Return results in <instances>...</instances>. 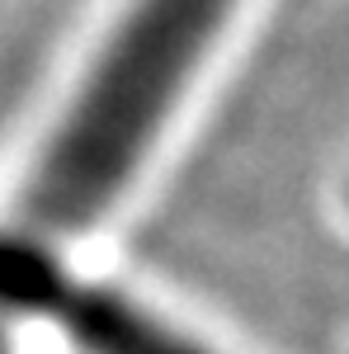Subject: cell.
Listing matches in <instances>:
<instances>
[{
    "mask_svg": "<svg viewBox=\"0 0 349 354\" xmlns=\"http://www.w3.org/2000/svg\"><path fill=\"white\" fill-rule=\"evenodd\" d=\"M232 5L236 0H133L33 165L10 218L15 232L57 250L104 213L232 19Z\"/></svg>",
    "mask_w": 349,
    "mask_h": 354,
    "instance_id": "obj_1",
    "label": "cell"
},
{
    "mask_svg": "<svg viewBox=\"0 0 349 354\" xmlns=\"http://www.w3.org/2000/svg\"><path fill=\"white\" fill-rule=\"evenodd\" d=\"M0 307L57 322L85 354H208L133 298L76 283L53 245L28 241L15 227H0Z\"/></svg>",
    "mask_w": 349,
    "mask_h": 354,
    "instance_id": "obj_2",
    "label": "cell"
}]
</instances>
